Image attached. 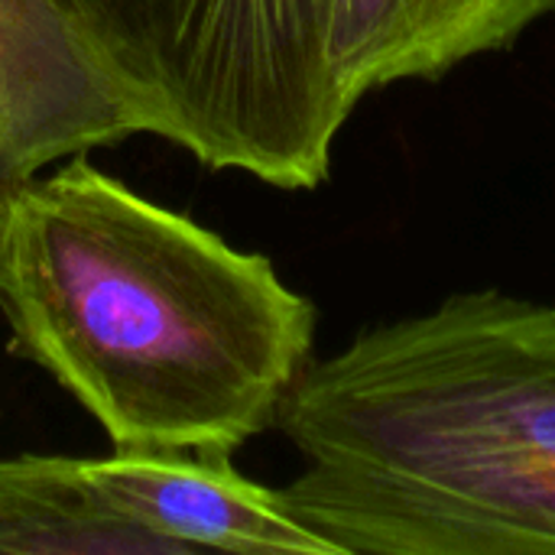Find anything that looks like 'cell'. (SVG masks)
<instances>
[{
	"instance_id": "6da1fadb",
	"label": "cell",
	"mask_w": 555,
	"mask_h": 555,
	"mask_svg": "<svg viewBox=\"0 0 555 555\" xmlns=\"http://www.w3.org/2000/svg\"><path fill=\"white\" fill-rule=\"evenodd\" d=\"M0 315L114 452L234 455L276 426L315 338L263 254L85 156L0 195Z\"/></svg>"
},
{
	"instance_id": "7a4b0ae2",
	"label": "cell",
	"mask_w": 555,
	"mask_h": 555,
	"mask_svg": "<svg viewBox=\"0 0 555 555\" xmlns=\"http://www.w3.org/2000/svg\"><path fill=\"white\" fill-rule=\"evenodd\" d=\"M280 488L338 555H555V299L501 289L358 332L286 390Z\"/></svg>"
},
{
	"instance_id": "3957f363",
	"label": "cell",
	"mask_w": 555,
	"mask_h": 555,
	"mask_svg": "<svg viewBox=\"0 0 555 555\" xmlns=\"http://www.w3.org/2000/svg\"><path fill=\"white\" fill-rule=\"evenodd\" d=\"M133 133L276 189H315L354 114L341 0H49Z\"/></svg>"
},
{
	"instance_id": "277c9868",
	"label": "cell",
	"mask_w": 555,
	"mask_h": 555,
	"mask_svg": "<svg viewBox=\"0 0 555 555\" xmlns=\"http://www.w3.org/2000/svg\"><path fill=\"white\" fill-rule=\"evenodd\" d=\"M81 462L94 491L124 520L176 555H338L289 514L280 491L247 481L231 455L114 452Z\"/></svg>"
},
{
	"instance_id": "5b68a950",
	"label": "cell",
	"mask_w": 555,
	"mask_h": 555,
	"mask_svg": "<svg viewBox=\"0 0 555 555\" xmlns=\"http://www.w3.org/2000/svg\"><path fill=\"white\" fill-rule=\"evenodd\" d=\"M133 137L49 0H0V195Z\"/></svg>"
},
{
	"instance_id": "8992f818",
	"label": "cell",
	"mask_w": 555,
	"mask_h": 555,
	"mask_svg": "<svg viewBox=\"0 0 555 555\" xmlns=\"http://www.w3.org/2000/svg\"><path fill=\"white\" fill-rule=\"evenodd\" d=\"M555 0H341L335 65L345 98L397 81H439L468 59L511 49Z\"/></svg>"
},
{
	"instance_id": "52a82bcc",
	"label": "cell",
	"mask_w": 555,
	"mask_h": 555,
	"mask_svg": "<svg viewBox=\"0 0 555 555\" xmlns=\"http://www.w3.org/2000/svg\"><path fill=\"white\" fill-rule=\"evenodd\" d=\"M0 555H176L124 520L81 459H0Z\"/></svg>"
}]
</instances>
